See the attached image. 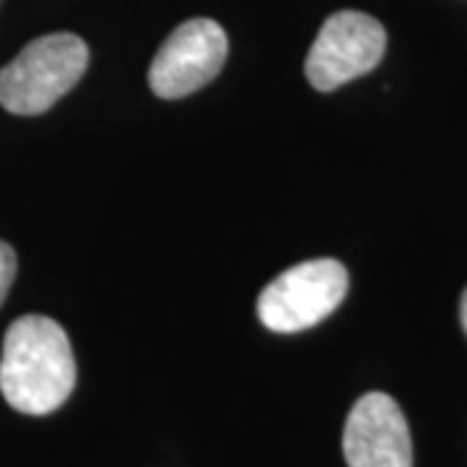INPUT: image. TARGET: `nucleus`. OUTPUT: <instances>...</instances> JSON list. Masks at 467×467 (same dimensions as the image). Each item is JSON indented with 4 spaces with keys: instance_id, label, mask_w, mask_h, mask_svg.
Here are the masks:
<instances>
[{
    "instance_id": "0eeeda50",
    "label": "nucleus",
    "mask_w": 467,
    "mask_h": 467,
    "mask_svg": "<svg viewBox=\"0 0 467 467\" xmlns=\"http://www.w3.org/2000/svg\"><path fill=\"white\" fill-rule=\"evenodd\" d=\"M16 278V252L8 242H0V304L5 301Z\"/></svg>"
},
{
    "instance_id": "39448f33",
    "label": "nucleus",
    "mask_w": 467,
    "mask_h": 467,
    "mask_svg": "<svg viewBox=\"0 0 467 467\" xmlns=\"http://www.w3.org/2000/svg\"><path fill=\"white\" fill-rule=\"evenodd\" d=\"M229 55V39L211 18H190L169 34L149 67V84L161 99H182L211 84Z\"/></svg>"
},
{
    "instance_id": "f257e3e1",
    "label": "nucleus",
    "mask_w": 467,
    "mask_h": 467,
    "mask_svg": "<svg viewBox=\"0 0 467 467\" xmlns=\"http://www.w3.org/2000/svg\"><path fill=\"white\" fill-rule=\"evenodd\" d=\"M76 361L66 330L50 317L24 315L3 337L0 392L26 416H47L70 398Z\"/></svg>"
},
{
    "instance_id": "20e7f679",
    "label": "nucleus",
    "mask_w": 467,
    "mask_h": 467,
    "mask_svg": "<svg viewBox=\"0 0 467 467\" xmlns=\"http://www.w3.org/2000/svg\"><path fill=\"white\" fill-rule=\"evenodd\" d=\"M387 50L384 26L361 11H337L319 29L306 55V81L317 91H335L379 66Z\"/></svg>"
},
{
    "instance_id": "6e6552de",
    "label": "nucleus",
    "mask_w": 467,
    "mask_h": 467,
    "mask_svg": "<svg viewBox=\"0 0 467 467\" xmlns=\"http://www.w3.org/2000/svg\"><path fill=\"white\" fill-rule=\"evenodd\" d=\"M460 315H462V327H465L467 333V291L465 296H462V309H460Z\"/></svg>"
},
{
    "instance_id": "f03ea898",
    "label": "nucleus",
    "mask_w": 467,
    "mask_h": 467,
    "mask_svg": "<svg viewBox=\"0 0 467 467\" xmlns=\"http://www.w3.org/2000/svg\"><path fill=\"white\" fill-rule=\"evenodd\" d=\"M86 66L88 47L81 36L45 34L0 70V104L11 115H42L81 81Z\"/></svg>"
},
{
    "instance_id": "7ed1b4c3",
    "label": "nucleus",
    "mask_w": 467,
    "mask_h": 467,
    "mask_svg": "<svg viewBox=\"0 0 467 467\" xmlns=\"http://www.w3.org/2000/svg\"><path fill=\"white\" fill-rule=\"evenodd\" d=\"M348 294V270L322 257L284 270L257 299L260 322L273 333H301L333 315Z\"/></svg>"
},
{
    "instance_id": "423d86ee",
    "label": "nucleus",
    "mask_w": 467,
    "mask_h": 467,
    "mask_svg": "<svg viewBox=\"0 0 467 467\" xmlns=\"http://www.w3.org/2000/svg\"><path fill=\"white\" fill-rule=\"evenodd\" d=\"M343 454L348 467H413V441L400 405L384 392H368L350 408Z\"/></svg>"
}]
</instances>
